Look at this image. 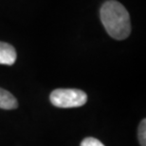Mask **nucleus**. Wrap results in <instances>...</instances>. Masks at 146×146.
I'll return each instance as SVG.
<instances>
[{
	"label": "nucleus",
	"instance_id": "1",
	"mask_svg": "<svg viewBox=\"0 0 146 146\" xmlns=\"http://www.w3.org/2000/svg\"><path fill=\"white\" fill-rule=\"evenodd\" d=\"M101 20L107 33L115 40L126 39L131 33V23L128 11L116 0H108L102 4Z\"/></svg>",
	"mask_w": 146,
	"mask_h": 146
},
{
	"label": "nucleus",
	"instance_id": "2",
	"mask_svg": "<svg viewBox=\"0 0 146 146\" xmlns=\"http://www.w3.org/2000/svg\"><path fill=\"white\" fill-rule=\"evenodd\" d=\"M51 104L57 108H70L83 106L87 101L85 92L77 89H57L49 96Z\"/></svg>",
	"mask_w": 146,
	"mask_h": 146
},
{
	"label": "nucleus",
	"instance_id": "3",
	"mask_svg": "<svg viewBox=\"0 0 146 146\" xmlns=\"http://www.w3.org/2000/svg\"><path fill=\"white\" fill-rule=\"evenodd\" d=\"M16 60V51L7 42H0V64L12 65Z\"/></svg>",
	"mask_w": 146,
	"mask_h": 146
},
{
	"label": "nucleus",
	"instance_id": "4",
	"mask_svg": "<svg viewBox=\"0 0 146 146\" xmlns=\"http://www.w3.org/2000/svg\"><path fill=\"white\" fill-rule=\"evenodd\" d=\"M18 107L16 98L10 92L0 88V108L2 110H14Z\"/></svg>",
	"mask_w": 146,
	"mask_h": 146
},
{
	"label": "nucleus",
	"instance_id": "5",
	"mask_svg": "<svg viewBox=\"0 0 146 146\" xmlns=\"http://www.w3.org/2000/svg\"><path fill=\"white\" fill-rule=\"evenodd\" d=\"M146 120L143 119L139 123V132H138V136H139V143L141 146H146Z\"/></svg>",
	"mask_w": 146,
	"mask_h": 146
},
{
	"label": "nucleus",
	"instance_id": "6",
	"mask_svg": "<svg viewBox=\"0 0 146 146\" xmlns=\"http://www.w3.org/2000/svg\"><path fill=\"white\" fill-rule=\"evenodd\" d=\"M81 146H104V144H102L97 139L88 137V138H85L81 142Z\"/></svg>",
	"mask_w": 146,
	"mask_h": 146
}]
</instances>
